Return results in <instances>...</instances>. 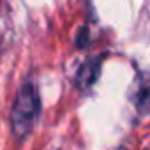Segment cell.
<instances>
[{"label": "cell", "instance_id": "6da1fadb", "mask_svg": "<svg viewBox=\"0 0 150 150\" xmlns=\"http://www.w3.org/2000/svg\"><path fill=\"white\" fill-rule=\"evenodd\" d=\"M37 117H39V97L32 83H27L18 92V97L11 111V127L16 138L20 139L25 138L32 131Z\"/></svg>", "mask_w": 150, "mask_h": 150}, {"label": "cell", "instance_id": "7a4b0ae2", "mask_svg": "<svg viewBox=\"0 0 150 150\" xmlns=\"http://www.w3.org/2000/svg\"><path fill=\"white\" fill-rule=\"evenodd\" d=\"M99 72H101V60H99V58H90V60H87V62L80 67V71H78V74H76L78 87L83 88V90L90 88V87L97 81Z\"/></svg>", "mask_w": 150, "mask_h": 150}, {"label": "cell", "instance_id": "3957f363", "mask_svg": "<svg viewBox=\"0 0 150 150\" xmlns=\"http://www.w3.org/2000/svg\"><path fill=\"white\" fill-rule=\"evenodd\" d=\"M136 104H138V110L141 113L150 111V81H143L141 83V88H139Z\"/></svg>", "mask_w": 150, "mask_h": 150}]
</instances>
